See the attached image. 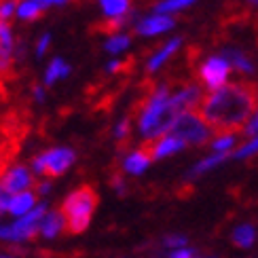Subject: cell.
Wrapping results in <instances>:
<instances>
[{"label": "cell", "mask_w": 258, "mask_h": 258, "mask_svg": "<svg viewBox=\"0 0 258 258\" xmlns=\"http://www.w3.org/2000/svg\"><path fill=\"white\" fill-rule=\"evenodd\" d=\"M245 136H252V138H258V110L254 112V116L248 121L245 125Z\"/></svg>", "instance_id": "cell-28"}, {"label": "cell", "mask_w": 258, "mask_h": 258, "mask_svg": "<svg viewBox=\"0 0 258 258\" xmlns=\"http://www.w3.org/2000/svg\"><path fill=\"white\" fill-rule=\"evenodd\" d=\"M178 47H180V38H174V40H169L165 47H161L153 57H150V61H148V70H159L163 63L174 55V53L178 51Z\"/></svg>", "instance_id": "cell-14"}, {"label": "cell", "mask_w": 258, "mask_h": 258, "mask_svg": "<svg viewBox=\"0 0 258 258\" xmlns=\"http://www.w3.org/2000/svg\"><path fill=\"white\" fill-rule=\"evenodd\" d=\"M34 203H36V195L34 192H19L11 199V206H9V212L13 214V216H26L34 210Z\"/></svg>", "instance_id": "cell-13"}, {"label": "cell", "mask_w": 258, "mask_h": 258, "mask_svg": "<svg viewBox=\"0 0 258 258\" xmlns=\"http://www.w3.org/2000/svg\"><path fill=\"white\" fill-rule=\"evenodd\" d=\"M169 136H174L178 140H182L184 144H206L210 136H212V127L201 119V114L197 112H182L174 127H171Z\"/></svg>", "instance_id": "cell-4"}, {"label": "cell", "mask_w": 258, "mask_h": 258, "mask_svg": "<svg viewBox=\"0 0 258 258\" xmlns=\"http://www.w3.org/2000/svg\"><path fill=\"white\" fill-rule=\"evenodd\" d=\"M100 5L104 9V13L108 19L123 17L129 9V0H100Z\"/></svg>", "instance_id": "cell-19"}, {"label": "cell", "mask_w": 258, "mask_h": 258, "mask_svg": "<svg viewBox=\"0 0 258 258\" xmlns=\"http://www.w3.org/2000/svg\"><path fill=\"white\" fill-rule=\"evenodd\" d=\"M49 42H51V36H49V34H42V38L38 40V45H36V53H38V55H42V53L47 51Z\"/></svg>", "instance_id": "cell-30"}, {"label": "cell", "mask_w": 258, "mask_h": 258, "mask_svg": "<svg viewBox=\"0 0 258 258\" xmlns=\"http://www.w3.org/2000/svg\"><path fill=\"white\" fill-rule=\"evenodd\" d=\"M192 3H195V0H163V3L157 5V13L165 15V13H171V11H182V9L190 7Z\"/></svg>", "instance_id": "cell-21"}, {"label": "cell", "mask_w": 258, "mask_h": 258, "mask_svg": "<svg viewBox=\"0 0 258 258\" xmlns=\"http://www.w3.org/2000/svg\"><path fill=\"white\" fill-rule=\"evenodd\" d=\"M74 159H77V155H74L72 148H51L32 159V167L40 176L57 178L66 174L68 167L74 163Z\"/></svg>", "instance_id": "cell-5"}, {"label": "cell", "mask_w": 258, "mask_h": 258, "mask_svg": "<svg viewBox=\"0 0 258 258\" xmlns=\"http://www.w3.org/2000/svg\"><path fill=\"white\" fill-rule=\"evenodd\" d=\"M258 106V85H224L201 102V119L220 134L243 127Z\"/></svg>", "instance_id": "cell-1"}, {"label": "cell", "mask_w": 258, "mask_h": 258, "mask_svg": "<svg viewBox=\"0 0 258 258\" xmlns=\"http://www.w3.org/2000/svg\"><path fill=\"white\" fill-rule=\"evenodd\" d=\"M98 203H100V195L95 186L81 184L79 188H74L61 201V208H59V214L63 218V231L68 235H81L87 231Z\"/></svg>", "instance_id": "cell-3"}, {"label": "cell", "mask_w": 258, "mask_h": 258, "mask_svg": "<svg viewBox=\"0 0 258 258\" xmlns=\"http://www.w3.org/2000/svg\"><path fill=\"white\" fill-rule=\"evenodd\" d=\"M129 132H132V123H129V119H123L119 125L114 127V138L119 140V142H123V140L129 138Z\"/></svg>", "instance_id": "cell-27"}, {"label": "cell", "mask_w": 258, "mask_h": 258, "mask_svg": "<svg viewBox=\"0 0 258 258\" xmlns=\"http://www.w3.org/2000/svg\"><path fill=\"white\" fill-rule=\"evenodd\" d=\"M254 153H258V138H252L248 144L239 146L237 153H233V157H235V159H245V157H250V155H254Z\"/></svg>", "instance_id": "cell-25"}, {"label": "cell", "mask_w": 258, "mask_h": 258, "mask_svg": "<svg viewBox=\"0 0 258 258\" xmlns=\"http://www.w3.org/2000/svg\"><path fill=\"white\" fill-rule=\"evenodd\" d=\"M224 59H227L231 63V68H237L239 72H254V66H252V61L245 57V53L239 51V49H224Z\"/></svg>", "instance_id": "cell-15"}, {"label": "cell", "mask_w": 258, "mask_h": 258, "mask_svg": "<svg viewBox=\"0 0 258 258\" xmlns=\"http://www.w3.org/2000/svg\"><path fill=\"white\" fill-rule=\"evenodd\" d=\"M180 112L171 102V93L167 85H157L144 98L142 110L138 114V129L148 142H155L159 136H165L171 132Z\"/></svg>", "instance_id": "cell-2"}, {"label": "cell", "mask_w": 258, "mask_h": 258, "mask_svg": "<svg viewBox=\"0 0 258 258\" xmlns=\"http://www.w3.org/2000/svg\"><path fill=\"white\" fill-rule=\"evenodd\" d=\"M36 3L42 7V9H47L49 5H57V3H66V0H36Z\"/></svg>", "instance_id": "cell-32"}, {"label": "cell", "mask_w": 258, "mask_h": 258, "mask_svg": "<svg viewBox=\"0 0 258 258\" xmlns=\"http://www.w3.org/2000/svg\"><path fill=\"white\" fill-rule=\"evenodd\" d=\"M32 93H34V98H36L38 102L45 100V91L40 89V85H32Z\"/></svg>", "instance_id": "cell-31"}, {"label": "cell", "mask_w": 258, "mask_h": 258, "mask_svg": "<svg viewBox=\"0 0 258 258\" xmlns=\"http://www.w3.org/2000/svg\"><path fill=\"white\" fill-rule=\"evenodd\" d=\"M186 144L182 142V140L174 138V136H163V138H159L155 140V142H148L146 148H148V153L153 159H165L169 155H176L180 153L182 148H184Z\"/></svg>", "instance_id": "cell-9"}, {"label": "cell", "mask_w": 258, "mask_h": 258, "mask_svg": "<svg viewBox=\"0 0 258 258\" xmlns=\"http://www.w3.org/2000/svg\"><path fill=\"white\" fill-rule=\"evenodd\" d=\"M150 161H153V157H150L148 148L142 146L140 150H136V153H132L129 157H125V161H123V171H127V174H132V176H138V174H142V171L148 167Z\"/></svg>", "instance_id": "cell-11"}, {"label": "cell", "mask_w": 258, "mask_h": 258, "mask_svg": "<svg viewBox=\"0 0 258 258\" xmlns=\"http://www.w3.org/2000/svg\"><path fill=\"white\" fill-rule=\"evenodd\" d=\"M127 47H129V36H123V34H116L106 42V51H110V53H121Z\"/></svg>", "instance_id": "cell-23"}, {"label": "cell", "mask_w": 258, "mask_h": 258, "mask_svg": "<svg viewBox=\"0 0 258 258\" xmlns=\"http://www.w3.org/2000/svg\"><path fill=\"white\" fill-rule=\"evenodd\" d=\"M227 159H229V153H216V155H212V157H206V159L199 161V163L188 171V178H197L201 174H206V171L214 169V167L220 165L222 161H227Z\"/></svg>", "instance_id": "cell-16"}, {"label": "cell", "mask_w": 258, "mask_h": 258, "mask_svg": "<svg viewBox=\"0 0 258 258\" xmlns=\"http://www.w3.org/2000/svg\"><path fill=\"white\" fill-rule=\"evenodd\" d=\"M231 241L237 245V248H250V245L256 241V231L252 224H241V227H237L233 231L231 235Z\"/></svg>", "instance_id": "cell-17"}, {"label": "cell", "mask_w": 258, "mask_h": 258, "mask_svg": "<svg viewBox=\"0 0 258 258\" xmlns=\"http://www.w3.org/2000/svg\"><path fill=\"white\" fill-rule=\"evenodd\" d=\"M0 184H3L9 192H26V188L34 186V176H32V171L26 167V165H13L11 167L5 178L0 180Z\"/></svg>", "instance_id": "cell-7"}, {"label": "cell", "mask_w": 258, "mask_h": 258, "mask_svg": "<svg viewBox=\"0 0 258 258\" xmlns=\"http://www.w3.org/2000/svg\"><path fill=\"white\" fill-rule=\"evenodd\" d=\"M15 7H19V0H0V21H9Z\"/></svg>", "instance_id": "cell-26"}, {"label": "cell", "mask_w": 258, "mask_h": 258, "mask_svg": "<svg viewBox=\"0 0 258 258\" xmlns=\"http://www.w3.org/2000/svg\"><path fill=\"white\" fill-rule=\"evenodd\" d=\"M186 243H188V239L184 235H167V237L161 239V245H163V248H171V250H180V248H184Z\"/></svg>", "instance_id": "cell-24"}, {"label": "cell", "mask_w": 258, "mask_h": 258, "mask_svg": "<svg viewBox=\"0 0 258 258\" xmlns=\"http://www.w3.org/2000/svg\"><path fill=\"white\" fill-rule=\"evenodd\" d=\"M171 102H174L176 110L180 114L192 112V108L201 104V89L197 85H184V87H180L176 93H171Z\"/></svg>", "instance_id": "cell-8"}, {"label": "cell", "mask_w": 258, "mask_h": 258, "mask_svg": "<svg viewBox=\"0 0 258 258\" xmlns=\"http://www.w3.org/2000/svg\"><path fill=\"white\" fill-rule=\"evenodd\" d=\"M252 3H256V5H258V0H252Z\"/></svg>", "instance_id": "cell-35"}, {"label": "cell", "mask_w": 258, "mask_h": 258, "mask_svg": "<svg viewBox=\"0 0 258 258\" xmlns=\"http://www.w3.org/2000/svg\"><path fill=\"white\" fill-rule=\"evenodd\" d=\"M169 258H197V250L180 248V250H174V252H171Z\"/></svg>", "instance_id": "cell-29"}, {"label": "cell", "mask_w": 258, "mask_h": 258, "mask_svg": "<svg viewBox=\"0 0 258 258\" xmlns=\"http://www.w3.org/2000/svg\"><path fill=\"white\" fill-rule=\"evenodd\" d=\"M233 144H235V134H220V138L212 142V148L216 153H229V148H233Z\"/></svg>", "instance_id": "cell-22"}, {"label": "cell", "mask_w": 258, "mask_h": 258, "mask_svg": "<svg viewBox=\"0 0 258 258\" xmlns=\"http://www.w3.org/2000/svg\"><path fill=\"white\" fill-rule=\"evenodd\" d=\"M171 28H174V19L167 17V15H161V13L150 15L136 26L138 34H142V36H157V34H163V32L171 30Z\"/></svg>", "instance_id": "cell-10"}, {"label": "cell", "mask_w": 258, "mask_h": 258, "mask_svg": "<svg viewBox=\"0 0 258 258\" xmlns=\"http://www.w3.org/2000/svg\"><path fill=\"white\" fill-rule=\"evenodd\" d=\"M42 13H45V9H42L36 0H24V3H19V7H17V15L21 19H38Z\"/></svg>", "instance_id": "cell-20"}, {"label": "cell", "mask_w": 258, "mask_h": 258, "mask_svg": "<svg viewBox=\"0 0 258 258\" xmlns=\"http://www.w3.org/2000/svg\"><path fill=\"white\" fill-rule=\"evenodd\" d=\"M5 100H7V85L0 81V104H3Z\"/></svg>", "instance_id": "cell-33"}, {"label": "cell", "mask_w": 258, "mask_h": 258, "mask_svg": "<svg viewBox=\"0 0 258 258\" xmlns=\"http://www.w3.org/2000/svg\"><path fill=\"white\" fill-rule=\"evenodd\" d=\"M0 258H19V256H13V254H5V252H3V254H0Z\"/></svg>", "instance_id": "cell-34"}, {"label": "cell", "mask_w": 258, "mask_h": 258, "mask_svg": "<svg viewBox=\"0 0 258 258\" xmlns=\"http://www.w3.org/2000/svg\"><path fill=\"white\" fill-rule=\"evenodd\" d=\"M70 74V66L63 59L55 57L51 63H49V68H47V74H45V83L47 85H53L57 79H63V77H68Z\"/></svg>", "instance_id": "cell-18"}, {"label": "cell", "mask_w": 258, "mask_h": 258, "mask_svg": "<svg viewBox=\"0 0 258 258\" xmlns=\"http://www.w3.org/2000/svg\"><path fill=\"white\" fill-rule=\"evenodd\" d=\"M229 72H231V63L224 57H218V55L208 57L199 68L201 81L206 83L208 89H214V91L224 87V83H227V79H229Z\"/></svg>", "instance_id": "cell-6"}, {"label": "cell", "mask_w": 258, "mask_h": 258, "mask_svg": "<svg viewBox=\"0 0 258 258\" xmlns=\"http://www.w3.org/2000/svg\"><path fill=\"white\" fill-rule=\"evenodd\" d=\"M63 231V218L59 210H53V212H47L45 218L40 220V235L45 239H53Z\"/></svg>", "instance_id": "cell-12"}]
</instances>
